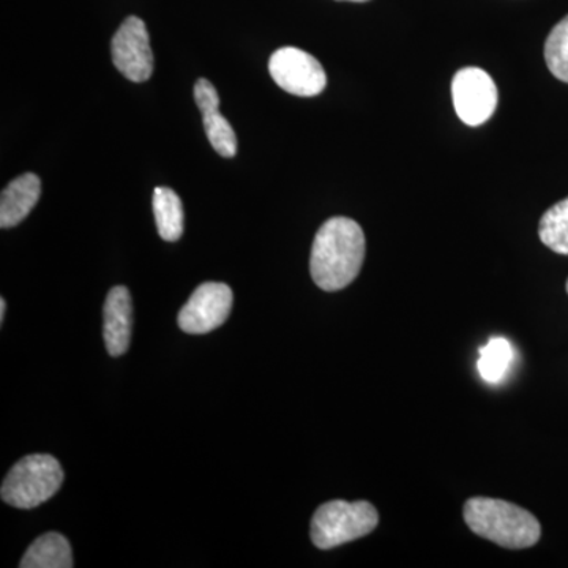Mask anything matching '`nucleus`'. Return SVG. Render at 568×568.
I'll return each mask as SVG.
<instances>
[{"label": "nucleus", "instance_id": "obj_12", "mask_svg": "<svg viewBox=\"0 0 568 568\" xmlns=\"http://www.w3.org/2000/svg\"><path fill=\"white\" fill-rule=\"evenodd\" d=\"M21 568H71L73 555L69 540L58 532L44 534L26 551Z\"/></svg>", "mask_w": 568, "mask_h": 568}, {"label": "nucleus", "instance_id": "obj_4", "mask_svg": "<svg viewBox=\"0 0 568 568\" xmlns=\"http://www.w3.org/2000/svg\"><path fill=\"white\" fill-rule=\"evenodd\" d=\"M379 515L369 503L332 500L315 511L312 540L320 549H332L368 536L377 528Z\"/></svg>", "mask_w": 568, "mask_h": 568}, {"label": "nucleus", "instance_id": "obj_9", "mask_svg": "<svg viewBox=\"0 0 568 568\" xmlns=\"http://www.w3.org/2000/svg\"><path fill=\"white\" fill-rule=\"evenodd\" d=\"M194 100L203 114L205 134L209 142L224 159H233L237 153V136L231 123L220 114V97L209 80L196 81L194 84Z\"/></svg>", "mask_w": 568, "mask_h": 568}, {"label": "nucleus", "instance_id": "obj_7", "mask_svg": "<svg viewBox=\"0 0 568 568\" xmlns=\"http://www.w3.org/2000/svg\"><path fill=\"white\" fill-rule=\"evenodd\" d=\"M234 295L224 283H203L179 313L178 323L185 334L203 335L215 331L230 316Z\"/></svg>", "mask_w": 568, "mask_h": 568}, {"label": "nucleus", "instance_id": "obj_13", "mask_svg": "<svg viewBox=\"0 0 568 568\" xmlns=\"http://www.w3.org/2000/svg\"><path fill=\"white\" fill-rule=\"evenodd\" d=\"M153 213L160 237L175 242L183 234V205L174 190L159 186L153 192Z\"/></svg>", "mask_w": 568, "mask_h": 568}, {"label": "nucleus", "instance_id": "obj_15", "mask_svg": "<svg viewBox=\"0 0 568 568\" xmlns=\"http://www.w3.org/2000/svg\"><path fill=\"white\" fill-rule=\"evenodd\" d=\"M538 235L549 250L568 256V197L544 213Z\"/></svg>", "mask_w": 568, "mask_h": 568}, {"label": "nucleus", "instance_id": "obj_10", "mask_svg": "<svg viewBox=\"0 0 568 568\" xmlns=\"http://www.w3.org/2000/svg\"><path fill=\"white\" fill-rule=\"evenodd\" d=\"M103 335L108 353L112 357L125 354L132 339V295L125 286L112 287L104 302Z\"/></svg>", "mask_w": 568, "mask_h": 568}, {"label": "nucleus", "instance_id": "obj_5", "mask_svg": "<svg viewBox=\"0 0 568 568\" xmlns=\"http://www.w3.org/2000/svg\"><path fill=\"white\" fill-rule=\"evenodd\" d=\"M272 80L284 92L297 97H316L327 85V74L316 58L298 48L275 51L268 61Z\"/></svg>", "mask_w": 568, "mask_h": 568}, {"label": "nucleus", "instance_id": "obj_8", "mask_svg": "<svg viewBox=\"0 0 568 568\" xmlns=\"http://www.w3.org/2000/svg\"><path fill=\"white\" fill-rule=\"evenodd\" d=\"M112 63L126 80L144 82L153 73L151 39L144 21L129 17L111 41Z\"/></svg>", "mask_w": 568, "mask_h": 568}, {"label": "nucleus", "instance_id": "obj_19", "mask_svg": "<svg viewBox=\"0 0 568 568\" xmlns=\"http://www.w3.org/2000/svg\"><path fill=\"white\" fill-rule=\"evenodd\" d=\"M567 293H568V280H567Z\"/></svg>", "mask_w": 568, "mask_h": 568}, {"label": "nucleus", "instance_id": "obj_3", "mask_svg": "<svg viewBox=\"0 0 568 568\" xmlns=\"http://www.w3.org/2000/svg\"><path fill=\"white\" fill-rule=\"evenodd\" d=\"M61 463L51 455H29L20 459L3 480L0 496L11 507L36 508L50 500L62 487Z\"/></svg>", "mask_w": 568, "mask_h": 568}, {"label": "nucleus", "instance_id": "obj_11", "mask_svg": "<svg viewBox=\"0 0 568 568\" xmlns=\"http://www.w3.org/2000/svg\"><path fill=\"white\" fill-rule=\"evenodd\" d=\"M41 181L39 175L28 173L11 181L0 197V226H17L39 203Z\"/></svg>", "mask_w": 568, "mask_h": 568}, {"label": "nucleus", "instance_id": "obj_6", "mask_svg": "<svg viewBox=\"0 0 568 568\" xmlns=\"http://www.w3.org/2000/svg\"><path fill=\"white\" fill-rule=\"evenodd\" d=\"M452 97L458 118L469 126L489 121L497 108L495 81L487 71L477 67H467L455 74Z\"/></svg>", "mask_w": 568, "mask_h": 568}, {"label": "nucleus", "instance_id": "obj_14", "mask_svg": "<svg viewBox=\"0 0 568 568\" xmlns=\"http://www.w3.org/2000/svg\"><path fill=\"white\" fill-rule=\"evenodd\" d=\"M514 361V347L506 338L489 339L488 345L478 353L477 368L489 384H497L507 375Z\"/></svg>", "mask_w": 568, "mask_h": 568}, {"label": "nucleus", "instance_id": "obj_18", "mask_svg": "<svg viewBox=\"0 0 568 568\" xmlns=\"http://www.w3.org/2000/svg\"><path fill=\"white\" fill-rule=\"evenodd\" d=\"M346 2H368V0H346Z\"/></svg>", "mask_w": 568, "mask_h": 568}, {"label": "nucleus", "instance_id": "obj_16", "mask_svg": "<svg viewBox=\"0 0 568 568\" xmlns=\"http://www.w3.org/2000/svg\"><path fill=\"white\" fill-rule=\"evenodd\" d=\"M545 61L548 70L568 84V14L549 32L545 43Z\"/></svg>", "mask_w": 568, "mask_h": 568}, {"label": "nucleus", "instance_id": "obj_2", "mask_svg": "<svg viewBox=\"0 0 568 568\" xmlns=\"http://www.w3.org/2000/svg\"><path fill=\"white\" fill-rule=\"evenodd\" d=\"M466 525L478 537L508 549L534 547L540 540L538 519L525 508L491 497H473L465 506Z\"/></svg>", "mask_w": 568, "mask_h": 568}, {"label": "nucleus", "instance_id": "obj_17", "mask_svg": "<svg viewBox=\"0 0 568 568\" xmlns=\"http://www.w3.org/2000/svg\"><path fill=\"white\" fill-rule=\"evenodd\" d=\"M7 304L6 298H0V323H3L6 320Z\"/></svg>", "mask_w": 568, "mask_h": 568}, {"label": "nucleus", "instance_id": "obj_1", "mask_svg": "<svg viewBox=\"0 0 568 568\" xmlns=\"http://www.w3.org/2000/svg\"><path fill=\"white\" fill-rule=\"evenodd\" d=\"M365 234L346 216L327 220L313 242L310 272L313 282L327 293L345 290L361 274L365 260Z\"/></svg>", "mask_w": 568, "mask_h": 568}]
</instances>
